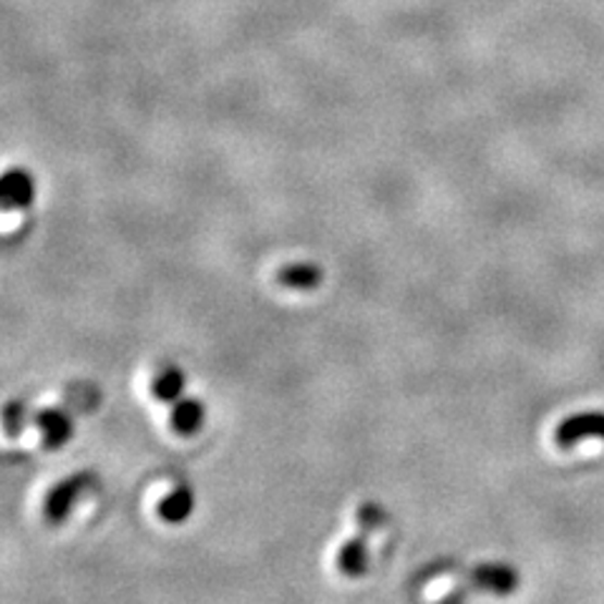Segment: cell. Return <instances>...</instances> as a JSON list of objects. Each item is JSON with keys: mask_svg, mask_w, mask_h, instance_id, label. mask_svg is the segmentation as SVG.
<instances>
[{"mask_svg": "<svg viewBox=\"0 0 604 604\" xmlns=\"http://www.w3.org/2000/svg\"><path fill=\"white\" fill-rule=\"evenodd\" d=\"M383 519V511L378 509V506L373 504H366L360 509V521H366V531H362L360 527V534L358 537H353L348 539L341 546V552H337V571L345 577H350V579H356V577H362L368 571V529H373L378 527V521Z\"/></svg>", "mask_w": 604, "mask_h": 604, "instance_id": "obj_1", "label": "cell"}, {"mask_svg": "<svg viewBox=\"0 0 604 604\" xmlns=\"http://www.w3.org/2000/svg\"><path fill=\"white\" fill-rule=\"evenodd\" d=\"M94 483H96V477L91 471H81V473H74V477L56 483V486L48 491V496H46L44 517L51 523L66 521L71 509H74L78 502V496H84L86 491L94 486Z\"/></svg>", "mask_w": 604, "mask_h": 604, "instance_id": "obj_2", "label": "cell"}, {"mask_svg": "<svg viewBox=\"0 0 604 604\" xmlns=\"http://www.w3.org/2000/svg\"><path fill=\"white\" fill-rule=\"evenodd\" d=\"M592 439L604 441V410H582V414L567 416L554 429V443L562 451H569Z\"/></svg>", "mask_w": 604, "mask_h": 604, "instance_id": "obj_3", "label": "cell"}, {"mask_svg": "<svg viewBox=\"0 0 604 604\" xmlns=\"http://www.w3.org/2000/svg\"><path fill=\"white\" fill-rule=\"evenodd\" d=\"M471 584L477 590L496 594V597H506V594H514L519 590V571L511 564L502 562L477 564L471 569Z\"/></svg>", "mask_w": 604, "mask_h": 604, "instance_id": "obj_4", "label": "cell"}, {"mask_svg": "<svg viewBox=\"0 0 604 604\" xmlns=\"http://www.w3.org/2000/svg\"><path fill=\"white\" fill-rule=\"evenodd\" d=\"M36 426H38L40 436H44V446L48 451L61 448L63 443L74 436V421H71V416L61 408L40 410V414L36 416Z\"/></svg>", "mask_w": 604, "mask_h": 604, "instance_id": "obj_5", "label": "cell"}, {"mask_svg": "<svg viewBox=\"0 0 604 604\" xmlns=\"http://www.w3.org/2000/svg\"><path fill=\"white\" fill-rule=\"evenodd\" d=\"M36 187L34 176L26 169H11L3 176V207L5 209H26L34 201Z\"/></svg>", "mask_w": 604, "mask_h": 604, "instance_id": "obj_6", "label": "cell"}, {"mask_svg": "<svg viewBox=\"0 0 604 604\" xmlns=\"http://www.w3.org/2000/svg\"><path fill=\"white\" fill-rule=\"evenodd\" d=\"M205 403L197 398H180L174 403L172 416H169V423H172L174 433L180 436H195L205 423Z\"/></svg>", "mask_w": 604, "mask_h": 604, "instance_id": "obj_7", "label": "cell"}, {"mask_svg": "<svg viewBox=\"0 0 604 604\" xmlns=\"http://www.w3.org/2000/svg\"><path fill=\"white\" fill-rule=\"evenodd\" d=\"M192 511H195V494H192L189 486H176L174 491H169V494L161 498L159 506H157V514L167 523H182L192 517Z\"/></svg>", "mask_w": 604, "mask_h": 604, "instance_id": "obj_8", "label": "cell"}, {"mask_svg": "<svg viewBox=\"0 0 604 604\" xmlns=\"http://www.w3.org/2000/svg\"><path fill=\"white\" fill-rule=\"evenodd\" d=\"M278 282L289 289H318L322 285V270L312 262H293L278 270Z\"/></svg>", "mask_w": 604, "mask_h": 604, "instance_id": "obj_9", "label": "cell"}, {"mask_svg": "<svg viewBox=\"0 0 604 604\" xmlns=\"http://www.w3.org/2000/svg\"><path fill=\"white\" fill-rule=\"evenodd\" d=\"M184 385H187V378L180 368L174 366H167L161 373L155 378V383H151V393H155L157 400H164V403H176L182 398L184 393Z\"/></svg>", "mask_w": 604, "mask_h": 604, "instance_id": "obj_10", "label": "cell"}]
</instances>
